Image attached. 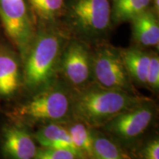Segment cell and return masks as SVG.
I'll return each instance as SVG.
<instances>
[{"label": "cell", "instance_id": "obj_12", "mask_svg": "<svg viewBox=\"0 0 159 159\" xmlns=\"http://www.w3.org/2000/svg\"><path fill=\"white\" fill-rule=\"evenodd\" d=\"M158 16L151 7H149L130 21L133 39L139 47H158L159 21Z\"/></svg>", "mask_w": 159, "mask_h": 159}, {"label": "cell", "instance_id": "obj_17", "mask_svg": "<svg viewBox=\"0 0 159 159\" xmlns=\"http://www.w3.org/2000/svg\"><path fill=\"white\" fill-rule=\"evenodd\" d=\"M94 159H126L121 149L112 139L93 131Z\"/></svg>", "mask_w": 159, "mask_h": 159}, {"label": "cell", "instance_id": "obj_10", "mask_svg": "<svg viewBox=\"0 0 159 159\" xmlns=\"http://www.w3.org/2000/svg\"><path fill=\"white\" fill-rule=\"evenodd\" d=\"M23 87V64L15 49L0 43V99L13 98Z\"/></svg>", "mask_w": 159, "mask_h": 159}, {"label": "cell", "instance_id": "obj_13", "mask_svg": "<svg viewBox=\"0 0 159 159\" xmlns=\"http://www.w3.org/2000/svg\"><path fill=\"white\" fill-rule=\"evenodd\" d=\"M119 50L131 81L137 85L146 86L151 52L139 46Z\"/></svg>", "mask_w": 159, "mask_h": 159}, {"label": "cell", "instance_id": "obj_16", "mask_svg": "<svg viewBox=\"0 0 159 159\" xmlns=\"http://www.w3.org/2000/svg\"><path fill=\"white\" fill-rule=\"evenodd\" d=\"M28 3L40 23L49 24L63 15L65 0H28Z\"/></svg>", "mask_w": 159, "mask_h": 159}, {"label": "cell", "instance_id": "obj_4", "mask_svg": "<svg viewBox=\"0 0 159 159\" xmlns=\"http://www.w3.org/2000/svg\"><path fill=\"white\" fill-rule=\"evenodd\" d=\"M63 15L67 30L85 42L102 39L112 24L110 0H65Z\"/></svg>", "mask_w": 159, "mask_h": 159}, {"label": "cell", "instance_id": "obj_19", "mask_svg": "<svg viewBox=\"0 0 159 159\" xmlns=\"http://www.w3.org/2000/svg\"><path fill=\"white\" fill-rule=\"evenodd\" d=\"M34 159H78L69 150L54 148H38Z\"/></svg>", "mask_w": 159, "mask_h": 159}, {"label": "cell", "instance_id": "obj_5", "mask_svg": "<svg viewBox=\"0 0 159 159\" xmlns=\"http://www.w3.org/2000/svg\"><path fill=\"white\" fill-rule=\"evenodd\" d=\"M0 20L23 62L37 30L25 0H0Z\"/></svg>", "mask_w": 159, "mask_h": 159}, {"label": "cell", "instance_id": "obj_2", "mask_svg": "<svg viewBox=\"0 0 159 159\" xmlns=\"http://www.w3.org/2000/svg\"><path fill=\"white\" fill-rule=\"evenodd\" d=\"M148 99L93 83L82 90L74 91L71 116L91 129L102 128L117 115Z\"/></svg>", "mask_w": 159, "mask_h": 159}, {"label": "cell", "instance_id": "obj_1", "mask_svg": "<svg viewBox=\"0 0 159 159\" xmlns=\"http://www.w3.org/2000/svg\"><path fill=\"white\" fill-rule=\"evenodd\" d=\"M69 39L57 22L41 23L22 62L23 88L33 94L56 80L60 60Z\"/></svg>", "mask_w": 159, "mask_h": 159}, {"label": "cell", "instance_id": "obj_21", "mask_svg": "<svg viewBox=\"0 0 159 159\" xmlns=\"http://www.w3.org/2000/svg\"><path fill=\"white\" fill-rule=\"evenodd\" d=\"M150 6H152L151 9L156 14L158 15L159 13V0H151Z\"/></svg>", "mask_w": 159, "mask_h": 159}, {"label": "cell", "instance_id": "obj_9", "mask_svg": "<svg viewBox=\"0 0 159 159\" xmlns=\"http://www.w3.org/2000/svg\"><path fill=\"white\" fill-rule=\"evenodd\" d=\"M0 149L5 159H34L38 150L27 126L15 122L2 128Z\"/></svg>", "mask_w": 159, "mask_h": 159}, {"label": "cell", "instance_id": "obj_20", "mask_svg": "<svg viewBox=\"0 0 159 159\" xmlns=\"http://www.w3.org/2000/svg\"><path fill=\"white\" fill-rule=\"evenodd\" d=\"M142 159H159V139L154 138L145 144L141 152Z\"/></svg>", "mask_w": 159, "mask_h": 159}, {"label": "cell", "instance_id": "obj_14", "mask_svg": "<svg viewBox=\"0 0 159 159\" xmlns=\"http://www.w3.org/2000/svg\"><path fill=\"white\" fill-rule=\"evenodd\" d=\"M151 0H112L111 19L114 24L130 21L150 7Z\"/></svg>", "mask_w": 159, "mask_h": 159}, {"label": "cell", "instance_id": "obj_18", "mask_svg": "<svg viewBox=\"0 0 159 159\" xmlns=\"http://www.w3.org/2000/svg\"><path fill=\"white\" fill-rule=\"evenodd\" d=\"M146 87L156 92L159 89V57L156 52H151Z\"/></svg>", "mask_w": 159, "mask_h": 159}, {"label": "cell", "instance_id": "obj_11", "mask_svg": "<svg viewBox=\"0 0 159 159\" xmlns=\"http://www.w3.org/2000/svg\"><path fill=\"white\" fill-rule=\"evenodd\" d=\"M41 148L63 149L75 154L78 159H85L75 146L66 123H50L42 125L33 135Z\"/></svg>", "mask_w": 159, "mask_h": 159}, {"label": "cell", "instance_id": "obj_15", "mask_svg": "<svg viewBox=\"0 0 159 159\" xmlns=\"http://www.w3.org/2000/svg\"><path fill=\"white\" fill-rule=\"evenodd\" d=\"M66 125L75 146L84 158L94 159L93 129L89 128L84 123L73 119L66 123Z\"/></svg>", "mask_w": 159, "mask_h": 159}, {"label": "cell", "instance_id": "obj_8", "mask_svg": "<svg viewBox=\"0 0 159 159\" xmlns=\"http://www.w3.org/2000/svg\"><path fill=\"white\" fill-rule=\"evenodd\" d=\"M156 113V107L148 99L117 115L102 128L122 140H134L150 128Z\"/></svg>", "mask_w": 159, "mask_h": 159}, {"label": "cell", "instance_id": "obj_7", "mask_svg": "<svg viewBox=\"0 0 159 159\" xmlns=\"http://www.w3.org/2000/svg\"><path fill=\"white\" fill-rule=\"evenodd\" d=\"M94 83L108 89L137 94L125 68L119 49L101 43L92 52Z\"/></svg>", "mask_w": 159, "mask_h": 159}, {"label": "cell", "instance_id": "obj_3", "mask_svg": "<svg viewBox=\"0 0 159 159\" xmlns=\"http://www.w3.org/2000/svg\"><path fill=\"white\" fill-rule=\"evenodd\" d=\"M74 91L64 81L56 80L10 113L12 122L25 126L66 123L71 119Z\"/></svg>", "mask_w": 159, "mask_h": 159}, {"label": "cell", "instance_id": "obj_6", "mask_svg": "<svg viewBox=\"0 0 159 159\" xmlns=\"http://www.w3.org/2000/svg\"><path fill=\"white\" fill-rule=\"evenodd\" d=\"M58 75L74 91L94 83L92 51L87 42L77 39L68 40L60 60Z\"/></svg>", "mask_w": 159, "mask_h": 159}]
</instances>
